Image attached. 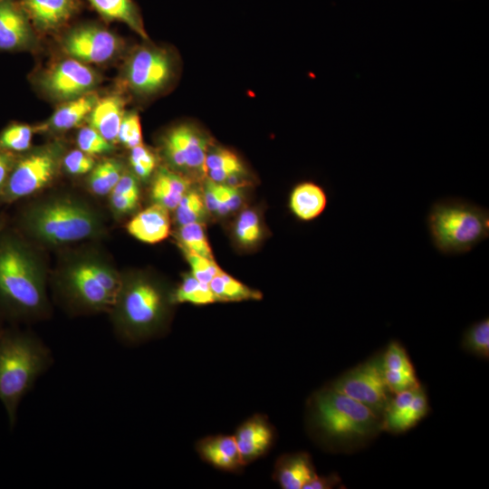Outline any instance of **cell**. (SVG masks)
<instances>
[{
  "mask_svg": "<svg viewBox=\"0 0 489 489\" xmlns=\"http://www.w3.org/2000/svg\"><path fill=\"white\" fill-rule=\"evenodd\" d=\"M308 408L311 429L332 452H357L382 431L379 415L328 386L311 398Z\"/></svg>",
  "mask_w": 489,
  "mask_h": 489,
  "instance_id": "1",
  "label": "cell"
},
{
  "mask_svg": "<svg viewBox=\"0 0 489 489\" xmlns=\"http://www.w3.org/2000/svg\"><path fill=\"white\" fill-rule=\"evenodd\" d=\"M53 362L50 349L33 333L12 330L0 333V401L11 428L21 400Z\"/></svg>",
  "mask_w": 489,
  "mask_h": 489,
  "instance_id": "2",
  "label": "cell"
},
{
  "mask_svg": "<svg viewBox=\"0 0 489 489\" xmlns=\"http://www.w3.org/2000/svg\"><path fill=\"white\" fill-rule=\"evenodd\" d=\"M0 305L23 319L48 312L44 279L30 251L16 237L0 238Z\"/></svg>",
  "mask_w": 489,
  "mask_h": 489,
  "instance_id": "3",
  "label": "cell"
},
{
  "mask_svg": "<svg viewBox=\"0 0 489 489\" xmlns=\"http://www.w3.org/2000/svg\"><path fill=\"white\" fill-rule=\"evenodd\" d=\"M171 302L159 285L145 277L122 280L110 309L116 334L126 343H137L162 328Z\"/></svg>",
  "mask_w": 489,
  "mask_h": 489,
  "instance_id": "4",
  "label": "cell"
},
{
  "mask_svg": "<svg viewBox=\"0 0 489 489\" xmlns=\"http://www.w3.org/2000/svg\"><path fill=\"white\" fill-rule=\"evenodd\" d=\"M427 224L434 246L444 254L467 253L489 236L488 210L460 198L434 202Z\"/></svg>",
  "mask_w": 489,
  "mask_h": 489,
  "instance_id": "5",
  "label": "cell"
},
{
  "mask_svg": "<svg viewBox=\"0 0 489 489\" xmlns=\"http://www.w3.org/2000/svg\"><path fill=\"white\" fill-rule=\"evenodd\" d=\"M24 225L34 238L52 244L91 238L101 227L97 215L89 206L63 197L29 207L24 216Z\"/></svg>",
  "mask_w": 489,
  "mask_h": 489,
  "instance_id": "6",
  "label": "cell"
},
{
  "mask_svg": "<svg viewBox=\"0 0 489 489\" xmlns=\"http://www.w3.org/2000/svg\"><path fill=\"white\" fill-rule=\"evenodd\" d=\"M62 153L61 146L47 145L14 163L1 197L5 201L12 202L44 187L57 174Z\"/></svg>",
  "mask_w": 489,
  "mask_h": 489,
  "instance_id": "7",
  "label": "cell"
},
{
  "mask_svg": "<svg viewBox=\"0 0 489 489\" xmlns=\"http://www.w3.org/2000/svg\"><path fill=\"white\" fill-rule=\"evenodd\" d=\"M327 386L367 406L380 417L393 395L385 383L382 353L346 370Z\"/></svg>",
  "mask_w": 489,
  "mask_h": 489,
  "instance_id": "8",
  "label": "cell"
},
{
  "mask_svg": "<svg viewBox=\"0 0 489 489\" xmlns=\"http://www.w3.org/2000/svg\"><path fill=\"white\" fill-rule=\"evenodd\" d=\"M59 289L68 304L82 312H110L116 301L97 278L91 260L80 261L68 268Z\"/></svg>",
  "mask_w": 489,
  "mask_h": 489,
  "instance_id": "9",
  "label": "cell"
},
{
  "mask_svg": "<svg viewBox=\"0 0 489 489\" xmlns=\"http://www.w3.org/2000/svg\"><path fill=\"white\" fill-rule=\"evenodd\" d=\"M173 72V60L167 51L158 47H141L129 59L125 80L135 93L150 95L168 85Z\"/></svg>",
  "mask_w": 489,
  "mask_h": 489,
  "instance_id": "10",
  "label": "cell"
},
{
  "mask_svg": "<svg viewBox=\"0 0 489 489\" xmlns=\"http://www.w3.org/2000/svg\"><path fill=\"white\" fill-rule=\"evenodd\" d=\"M163 149L173 167L206 174L208 139L197 128L181 124L171 129L163 139Z\"/></svg>",
  "mask_w": 489,
  "mask_h": 489,
  "instance_id": "11",
  "label": "cell"
},
{
  "mask_svg": "<svg viewBox=\"0 0 489 489\" xmlns=\"http://www.w3.org/2000/svg\"><path fill=\"white\" fill-rule=\"evenodd\" d=\"M62 46L71 58L83 63H101L116 55L120 42L111 32L88 24L71 30L63 37Z\"/></svg>",
  "mask_w": 489,
  "mask_h": 489,
  "instance_id": "12",
  "label": "cell"
},
{
  "mask_svg": "<svg viewBox=\"0 0 489 489\" xmlns=\"http://www.w3.org/2000/svg\"><path fill=\"white\" fill-rule=\"evenodd\" d=\"M97 83L96 73L85 63L66 59L56 63L43 76L41 84L53 99L67 101L89 91Z\"/></svg>",
  "mask_w": 489,
  "mask_h": 489,
  "instance_id": "13",
  "label": "cell"
},
{
  "mask_svg": "<svg viewBox=\"0 0 489 489\" xmlns=\"http://www.w3.org/2000/svg\"><path fill=\"white\" fill-rule=\"evenodd\" d=\"M426 389L417 387L394 393L381 416V429L402 434L417 426L429 413Z\"/></svg>",
  "mask_w": 489,
  "mask_h": 489,
  "instance_id": "14",
  "label": "cell"
},
{
  "mask_svg": "<svg viewBox=\"0 0 489 489\" xmlns=\"http://www.w3.org/2000/svg\"><path fill=\"white\" fill-rule=\"evenodd\" d=\"M33 42L27 15L12 0H0V49L26 48Z\"/></svg>",
  "mask_w": 489,
  "mask_h": 489,
  "instance_id": "15",
  "label": "cell"
},
{
  "mask_svg": "<svg viewBox=\"0 0 489 489\" xmlns=\"http://www.w3.org/2000/svg\"><path fill=\"white\" fill-rule=\"evenodd\" d=\"M234 437L245 465L269 449L273 443V431L264 418L255 416L240 426Z\"/></svg>",
  "mask_w": 489,
  "mask_h": 489,
  "instance_id": "16",
  "label": "cell"
},
{
  "mask_svg": "<svg viewBox=\"0 0 489 489\" xmlns=\"http://www.w3.org/2000/svg\"><path fill=\"white\" fill-rule=\"evenodd\" d=\"M24 12L41 31H53L66 24L76 11V0H22Z\"/></svg>",
  "mask_w": 489,
  "mask_h": 489,
  "instance_id": "17",
  "label": "cell"
},
{
  "mask_svg": "<svg viewBox=\"0 0 489 489\" xmlns=\"http://www.w3.org/2000/svg\"><path fill=\"white\" fill-rule=\"evenodd\" d=\"M327 205L326 191L313 181H302L296 184L288 200L292 214L302 222L318 218L325 211Z\"/></svg>",
  "mask_w": 489,
  "mask_h": 489,
  "instance_id": "18",
  "label": "cell"
},
{
  "mask_svg": "<svg viewBox=\"0 0 489 489\" xmlns=\"http://www.w3.org/2000/svg\"><path fill=\"white\" fill-rule=\"evenodd\" d=\"M127 229L141 242L158 243L166 239L170 232L168 210L154 204L135 216L128 224Z\"/></svg>",
  "mask_w": 489,
  "mask_h": 489,
  "instance_id": "19",
  "label": "cell"
},
{
  "mask_svg": "<svg viewBox=\"0 0 489 489\" xmlns=\"http://www.w3.org/2000/svg\"><path fill=\"white\" fill-rule=\"evenodd\" d=\"M200 456L208 464L225 471H235L244 465L234 436H213L197 445Z\"/></svg>",
  "mask_w": 489,
  "mask_h": 489,
  "instance_id": "20",
  "label": "cell"
},
{
  "mask_svg": "<svg viewBox=\"0 0 489 489\" xmlns=\"http://www.w3.org/2000/svg\"><path fill=\"white\" fill-rule=\"evenodd\" d=\"M124 102L119 96L98 100L87 117L90 126L110 143L118 141V133L124 116Z\"/></svg>",
  "mask_w": 489,
  "mask_h": 489,
  "instance_id": "21",
  "label": "cell"
},
{
  "mask_svg": "<svg viewBox=\"0 0 489 489\" xmlns=\"http://www.w3.org/2000/svg\"><path fill=\"white\" fill-rule=\"evenodd\" d=\"M316 475L311 456L301 452L281 457L274 478L283 489H303Z\"/></svg>",
  "mask_w": 489,
  "mask_h": 489,
  "instance_id": "22",
  "label": "cell"
},
{
  "mask_svg": "<svg viewBox=\"0 0 489 489\" xmlns=\"http://www.w3.org/2000/svg\"><path fill=\"white\" fill-rule=\"evenodd\" d=\"M188 189L189 182L186 177L167 168H160L152 182L151 197L154 204L168 211L175 210Z\"/></svg>",
  "mask_w": 489,
  "mask_h": 489,
  "instance_id": "23",
  "label": "cell"
},
{
  "mask_svg": "<svg viewBox=\"0 0 489 489\" xmlns=\"http://www.w3.org/2000/svg\"><path fill=\"white\" fill-rule=\"evenodd\" d=\"M205 168L210 180L232 186L245 173L239 158L232 151L220 148L208 150Z\"/></svg>",
  "mask_w": 489,
  "mask_h": 489,
  "instance_id": "24",
  "label": "cell"
},
{
  "mask_svg": "<svg viewBox=\"0 0 489 489\" xmlns=\"http://www.w3.org/2000/svg\"><path fill=\"white\" fill-rule=\"evenodd\" d=\"M98 100L95 92L89 91L65 101L54 111L48 126L54 130H67L76 127L89 116Z\"/></svg>",
  "mask_w": 489,
  "mask_h": 489,
  "instance_id": "25",
  "label": "cell"
},
{
  "mask_svg": "<svg viewBox=\"0 0 489 489\" xmlns=\"http://www.w3.org/2000/svg\"><path fill=\"white\" fill-rule=\"evenodd\" d=\"M105 19L126 24L143 38H148L139 11L132 0H86Z\"/></svg>",
  "mask_w": 489,
  "mask_h": 489,
  "instance_id": "26",
  "label": "cell"
},
{
  "mask_svg": "<svg viewBox=\"0 0 489 489\" xmlns=\"http://www.w3.org/2000/svg\"><path fill=\"white\" fill-rule=\"evenodd\" d=\"M209 286L216 302L258 300L262 297L260 292L244 285L224 271L213 278Z\"/></svg>",
  "mask_w": 489,
  "mask_h": 489,
  "instance_id": "27",
  "label": "cell"
},
{
  "mask_svg": "<svg viewBox=\"0 0 489 489\" xmlns=\"http://www.w3.org/2000/svg\"><path fill=\"white\" fill-rule=\"evenodd\" d=\"M172 303L188 302L205 305L216 302L209 283H202L192 274H186L179 286L170 295Z\"/></svg>",
  "mask_w": 489,
  "mask_h": 489,
  "instance_id": "28",
  "label": "cell"
},
{
  "mask_svg": "<svg viewBox=\"0 0 489 489\" xmlns=\"http://www.w3.org/2000/svg\"><path fill=\"white\" fill-rule=\"evenodd\" d=\"M121 163L116 159H105L92 168L88 184L98 196H105L112 191L123 174Z\"/></svg>",
  "mask_w": 489,
  "mask_h": 489,
  "instance_id": "29",
  "label": "cell"
},
{
  "mask_svg": "<svg viewBox=\"0 0 489 489\" xmlns=\"http://www.w3.org/2000/svg\"><path fill=\"white\" fill-rule=\"evenodd\" d=\"M461 347L466 352L483 360L489 358V319L471 324L463 333Z\"/></svg>",
  "mask_w": 489,
  "mask_h": 489,
  "instance_id": "30",
  "label": "cell"
},
{
  "mask_svg": "<svg viewBox=\"0 0 489 489\" xmlns=\"http://www.w3.org/2000/svg\"><path fill=\"white\" fill-rule=\"evenodd\" d=\"M178 240L184 251L214 259L205 228L200 222L180 225Z\"/></svg>",
  "mask_w": 489,
  "mask_h": 489,
  "instance_id": "31",
  "label": "cell"
},
{
  "mask_svg": "<svg viewBox=\"0 0 489 489\" xmlns=\"http://www.w3.org/2000/svg\"><path fill=\"white\" fill-rule=\"evenodd\" d=\"M204 197L196 190H187L175 209L179 225L200 222L206 212Z\"/></svg>",
  "mask_w": 489,
  "mask_h": 489,
  "instance_id": "32",
  "label": "cell"
},
{
  "mask_svg": "<svg viewBox=\"0 0 489 489\" xmlns=\"http://www.w3.org/2000/svg\"><path fill=\"white\" fill-rule=\"evenodd\" d=\"M383 370L416 374L411 360L398 340H391L382 353Z\"/></svg>",
  "mask_w": 489,
  "mask_h": 489,
  "instance_id": "33",
  "label": "cell"
},
{
  "mask_svg": "<svg viewBox=\"0 0 489 489\" xmlns=\"http://www.w3.org/2000/svg\"><path fill=\"white\" fill-rule=\"evenodd\" d=\"M33 129L24 124L11 125L0 134V148L5 150L24 151L31 146Z\"/></svg>",
  "mask_w": 489,
  "mask_h": 489,
  "instance_id": "34",
  "label": "cell"
},
{
  "mask_svg": "<svg viewBox=\"0 0 489 489\" xmlns=\"http://www.w3.org/2000/svg\"><path fill=\"white\" fill-rule=\"evenodd\" d=\"M235 235L239 243L244 245L255 244L261 237L262 228L259 216L254 210L243 211L235 225Z\"/></svg>",
  "mask_w": 489,
  "mask_h": 489,
  "instance_id": "35",
  "label": "cell"
},
{
  "mask_svg": "<svg viewBox=\"0 0 489 489\" xmlns=\"http://www.w3.org/2000/svg\"><path fill=\"white\" fill-rule=\"evenodd\" d=\"M77 144L82 151L91 156L108 153L113 149L112 143L104 139L91 126L80 129L77 136Z\"/></svg>",
  "mask_w": 489,
  "mask_h": 489,
  "instance_id": "36",
  "label": "cell"
},
{
  "mask_svg": "<svg viewBox=\"0 0 489 489\" xmlns=\"http://www.w3.org/2000/svg\"><path fill=\"white\" fill-rule=\"evenodd\" d=\"M184 252L191 268V274L202 283H209L215 276L223 271L214 259L192 252Z\"/></svg>",
  "mask_w": 489,
  "mask_h": 489,
  "instance_id": "37",
  "label": "cell"
},
{
  "mask_svg": "<svg viewBox=\"0 0 489 489\" xmlns=\"http://www.w3.org/2000/svg\"><path fill=\"white\" fill-rule=\"evenodd\" d=\"M118 141L129 149L142 144L141 125L137 113L124 114L118 133Z\"/></svg>",
  "mask_w": 489,
  "mask_h": 489,
  "instance_id": "38",
  "label": "cell"
},
{
  "mask_svg": "<svg viewBox=\"0 0 489 489\" xmlns=\"http://www.w3.org/2000/svg\"><path fill=\"white\" fill-rule=\"evenodd\" d=\"M130 149L129 162L135 175L141 179H147L155 169V155L143 144Z\"/></svg>",
  "mask_w": 489,
  "mask_h": 489,
  "instance_id": "39",
  "label": "cell"
},
{
  "mask_svg": "<svg viewBox=\"0 0 489 489\" xmlns=\"http://www.w3.org/2000/svg\"><path fill=\"white\" fill-rule=\"evenodd\" d=\"M62 164L68 173L83 175L92 170L95 161L91 155L81 149H74L64 156Z\"/></svg>",
  "mask_w": 489,
  "mask_h": 489,
  "instance_id": "40",
  "label": "cell"
},
{
  "mask_svg": "<svg viewBox=\"0 0 489 489\" xmlns=\"http://www.w3.org/2000/svg\"><path fill=\"white\" fill-rule=\"evenodd\" d=\"M216 183L219 208L217 214L226 215L235 210L241 204L242 198L237 186Z\"/></svg>",
  "mask_w": 489,
  "mask_h": 489,
  "instance_id": "41",
  "label": "cell"
},
{
  "mask_svg": "<svg viewBox=\"0 0 489 489\" xmlns=\"http://www.w3.org/2000/svg\"><path fill=\"white\" fill-rule=\"evenodd\" d=\"M110 193L139 200V189L137 177L133 174L124 172Z\"/></svg>",
  "mask_w": 489,
  "mask_h": 489,
  "instance_id": "42",
  "label": "cell"
},
{
  "mask_svg": "<svg viewBox=\"0 0 489 489\" xmlns=\"http://www.w3.org/2000/svg\"><path fill=\"white\" fill-rule=\"evenodd\" d=\"M110 205L118 214H126L135 209L138 201L120 194L110 193Z\"/></svg>",
  "mask_w": 489,
  "mask_h": 489,
  "instance_id": "43",
  "label": "cell"
},
{
  "mask_svg": "<svg viewBox=\"0 0 489 489\" xmlns=\"http://www.w3.org/2000/svg\"><path fill=\"white\" fill-rule=\"evenodd\" d=\"M340 477L333 473L326 476H316L305 484L303 489H329L340 483Z\"/></svg>",
  "mask_w": 489,
  "mask_h": 489,
  "instance_id": "44",
  "label": "cell"
},
{
  "mask_svg": "<svg viewBox=\"0 0 489 489\" xmlns=\"http://www.w3.org/2000/svg\"><path fill=\"white\" fill-rule=\"evenodd\" d=\"M14 160L6 150L0 148V196L14 166Z\"/></svg>",
  "mask_w": 489,
  "mask_h": 489,
  "instance_id": "45",
  "label": "cell"
},
{
  "mask_svg": "<svg viewBox=\"0 0 489 489\" xmlns=\"http://www.w3.org/2000/svg\"><path fill=\"white\" fill-rule=\"evenodd\" d=\"M2 226H3V222L0 221V232H1Z\"/></svg>",
  "mask_w": 489,
  "mask_h": 489,
  "instance_id": "46",
  "label": "cell"
},
{
  "mask_svg": "<svg viewBox=\"0 0 489 489\" xmlns=\"http://www.w3.org/2000/svg\"><path fill=\"white\" fill-rule=\"evenodd\" d=\"M1 332H2V331H0V333H1Z\"/></svg>",
  "mask_w": 489,
  "mask_h": 489,
  "instance_id": "47",
  "label": "cell"
}]
</instances>
